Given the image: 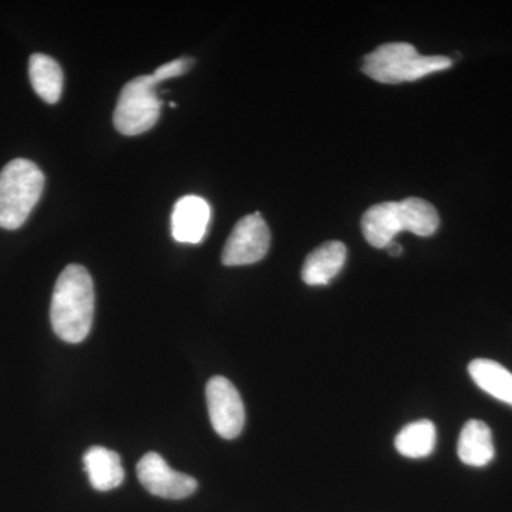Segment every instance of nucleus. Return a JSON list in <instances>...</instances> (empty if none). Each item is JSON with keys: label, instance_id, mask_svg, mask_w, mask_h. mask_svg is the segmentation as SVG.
<instances>
[{"label": "nucleus", "instance_id": "7", "mask_svg": "<svg viewBox=\"0 0 512 512\" xmlns=\"http://www.w3.org/2000/svg\"><path fill=\"white\" fill-rule=\"evenodd\" d=\"M137 477L148 493L167 500H183L198 487L195 478L173 470L158 453H147L138 461Z\"/></svg>", "mask_w": 512, "mask_h": 512}, {"label": "nucleus", "instance_id": "18", "mask_svg": "<svg viewBox=\"0 0 512 512\" xmlns=\"http://www.w3.org/2000/svg\"><path fill=\"white\" fill-rule=\"evenodd\" d=\"M386 249H389L390 255L392 256L402 255L403 252L402 245L396 244L394 241Z\"/></svg>", "mask_w": 512, "mask_h": 512}, {"label": "nucleus", "instance_id": "10", "mask_svg": "<svg viewBox=\"0 0 512 512\" xmlns=\"http://www.w3.org/2000/svg\"><path fill=\"white\" fill-rule=\"evenodd\" d=\"M345 244L339 241H329L313 249L306 256L302 268V279L306 285H328L333 278L339 275L346 261Z\"/></svg>", "mask_w": 512, "mask_h": 512}, {"label": "nucleus", "instance_id": "6", "mask_svg": "<svg viewBox=\"0 0 512 512\" xmlns=\"http://www.w3.org/2000/svg\"><path fill=\"white\" fill-rule=\"evenodd\" d=\"M208 413L212 427L222 439H237L244 429L245 409L234 384L222 376L212 377L207 384Z\"/></svg>", "mask_w": 512, "mask_h": 512}, {"label": "nucleus", "instance_id": "16", "mask_svg": "<svg viewBox=\"0 0 512 512\" xmlns=\"http://www.w3.org/2000/svg\"><path fill=\"white\" fill-rule=\"evenodd\" d=\"M404 227L417 237H431L440 225L439 212L436 208L421 198H406L400 201Z\"/></svg>", "mask_w": 512, "mask_h": 512}, {"label": "nucleus", "instance_id": "2", "mask_svg": "<svg viewBox=\"0 0 512 512\" xmlns=\"http://www.w3.org/2000/svg\"><path fill=\"white\" fill-rule=\"evenodd\" d=\"M453 66L444 56H421L410 43L393 42L377 47L365 57L363 72L383 84L416 82L429 74L443 72Z\"/></svg>", "mask_w": 512, "mask_h": 512}, {"label": "nucleus", "instance_id": "15", "mask_svg": "<svg viewBox=\"0 0 512 512\" xmlns=\"http://www.w3.org/2000/svg\"><path fill=\"white\" fill-rule=\"evenodd\" d=\"M436 437V426L430 420L414 421L397 434L394 446L407 458L429 457L436 447Z\"/></svg>", "mask_w": 512, "mask_h": 512}, {"label": "nucleus", "instance_id": "17", "mask_svg": "<svg viewBox=\"0 0 512 512\" xmlns=\"http://www.w3.org/2000/svg\"><path fill=\"white\" fill-rule=\"evenodd\" d=\"M192 60L187 57H181V59L173 60V62L165 63L163 66L158 67L156 72L153 73L154 80L158 84L165 82L168 79H174V77L183 76L191 69Z\"/></svg>", "mask_w": 512, "mask_h": 512}, {"label": "nucleus", "instance_id": "11", "mask_svg": "<svg viewBox=\"0 0 512 512\" xmlns=\"http://www.w3.org/2000/svg\"><path fill=\"white\" fill-rule=\"evenodd\" d=\"M457 453L466 466L485 467L490 464L495 456L490 427L481 420L467 421L458 439Z\"/></svg>", "mask_w": 512, "mask_h": 512}, {"label": "nucleus", "instance_id": "12", "mask_svg": "<svg viewBox=\"0 0 512 512\" xmlns=\"http://www.w3.org/2000/svg\"><path fill=\"white\" fill-rule=\"evenodd\" d=\"M83 463L89 474L90 484L97 491H110L120 487L126 477L119 454L109 448H89L84 454Z\"/></svg>", "mask_w": 512, "mask_h": 512}, {"label": "nucleus", "instance_id": "8", "mask_svg": "<svg viewBox=\"0 0 512 512\" xmlns=\"http://www.w3.org/2000/svg\"><path fill=\"white\" fill-rule=\"evenodd\" d=\"M211 208L204 198L187 195L174 205L171 215V232L180 244H200L207 234Z\"/></svg>", "mask_w": 512, "mask_h": 512}, {"label": "nucleus", "instance_id": "13", "mask_svg": "<svg viewBox=\"0 0 512 512\" xmlns=\"http://www.w3.org/2000/svg\"><path fill=\"white\" fill-rule=\"evenodd\" d=\"M29 77L33 89L47 104H56L62 97L63 70L53 57L35 53L29 59Z\"/></svg>", "mask_w": 512, "mask_h": 512}, {"label": "nucleus", "instance_id": "9", "mask_svg": "<svg viewBox=\"0 0 512 512\" xmlns=\"http://www.w3.org/2000/svg\"><path fill=\"white\" fill-rule=\"evenodd\" d=\"M362 231L375 248H387L400 232L406 231L400 201L373 205L363 214Z\"/></svg>", "mask_w": 512, "mask_h": 512}, {"label": "nucleus", "instance_id": "3", "mask_svg": "<svg viewBox=\"0 0 512 512\" xmlns=\"http://www.w3.org/2000/svg\"><path fill=\"white\" fill-rule=\"evenodd\" d=\"M45 188V175L33 161L16 158L0 171V228L15 231L28 220Z\"/></svg>", "mask_w": 512, "mask_h": 512}, {"label": "nucleus", "instance_id": "1", "mask_svg": "<svg viewBox=\"0 0 512 512\" xmlns=\"http://www.w3.org/2000/svg\"><path fill=\"white\" fill-rule=\"evenodd\" d=\"M93 279L82 265L63 269L53 291L50 320L53 330L67 343H80L93 325Z\"/></svg>", "mask_w": 512, "mask_h": 512}, {"label": "nucleus", "instance_id": "14", "mask_svg": "<svg viewBox=\"0 0 512 512\" xmlns=\"http://www.w3.org/2000/svg\"><path fill=\"white\" fill-rule=\"evenodd\" d=\"M474 383L485 393L512 406V373L490 359H476L468 366Z\"/></svg>", "mask_w": 512, "mask_h": 512}, {"label": "nucleus", "instance_id": "4", "mask_svg": "<svg viewBox=\"0 0 512 512\" xmlns=\"http://www.w3.org/2000/svg\"><path fill=\"white\" fill-rule=\"evenodd\" d=\"M157 86L153 74H146L123 87L114 111V126L121 134L138 136L156 126L161 113Z\"/></svg>", "mask_w": 512, "mask_h": 512}, {"label": "nucleus", "instance_id": "5", "mask_svg": "<svg viewBox=\"0 0 512 512\" xmlns=\"http://www.w3.org/2000/svg\"><path fill=\"white\" fill-rule=\"evenodd\" d=\"M271 247V231L259 212L237 222L222 251V264L244 266L261 261Z\"/></svg>", "mask_w": 512, "mask_h": 512}]
</instances>
